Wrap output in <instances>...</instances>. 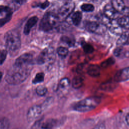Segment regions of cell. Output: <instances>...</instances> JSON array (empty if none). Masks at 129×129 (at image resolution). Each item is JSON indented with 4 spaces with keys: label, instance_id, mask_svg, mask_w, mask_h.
Returning <instances> with one entry per match:
<instances>
[{
    "label": "cell",
    "instance_id": "cell-2",
    "mask_svg": "<svg viewBox=\"0 0 129 129\" xmlns=\"http://www.w3.org/2000/svg\"><path fill=\"white\" fill-rule=\"evenodd\" d=\"M6 46L11 53H16L21 46V38L17 30H11L7 32L5 37Z\"/></svg>",
    "mask_w": 129,
    "mask_h": 129
},
{
    "label": "cell",
    "instance_id": "cell-1",
    "mask_svg": "<svg viewBox=\"0 0 129 129\" xmlns=\"http://www.w3.org/2000/svg\"><path fill=\"white\" fill-rule=\"evenodd\" d=\"M32 69V65L14 63L8 71L5 80L11 85H18L22 83L29 76Z\"/></svg>",
    "mask_w": 129,
    "mask_h": 129
},
{
    "label": "cell",
    "instance_id": "cell-10",
    "mask_svg": "<svg viewBox=\"0 0 129 129\" xmlns=\"http://www.w3.org/2000/svg\"><path fill=\"white\" fill-rule=\"evenodd\" d=\"M120 13L117 12L111 4H107L104 8V15L110 20H116L119 18Z\"/></svg>",
    "mask_w": 129,
    "mask_h": 129
},
{
    "label": "cell",
    "instance_id": "cell-7",
    "mask_svg": "<svg viewBox=\"0 0 129 129\" xmlns=\"http://www.w3.org/2000/svg\"><path fill=\"white\" fill-rule=\"evenodd\" d=\"M85 27L87 31L97 34H104L107 28L106 25L97 21H87L85 24Z\"/></svg>",
    "mask_w": 129,
    "mask_h": 129
},
{
    "label": "cell",
    "instance_id": "cell-6",
    "mask_svg": "<svg viewBox=\"0 0 129 129\" xmlns=\"http://www.w3.org/2000/svg\"><path fill=\"white\" fill-rule=\"evenodd\" d=\"M55 58V53L53 48L49 47L43 49L40 53L37 59L38 64H42L45 63H52Z\"/></svg>",
    "mask_w": 129,
    "mask_h": 129
},
{
    "label": "cell",
    "instance_id": "cell-23",
    "mask_svg": "<svg viewBox=\"0 0 129 129\" xmlns=\"http://www.w3.org/2000/svg\"><path fill=\"white\" fill-rule=\"evenodd\" d=\"M56 52L59 57L61 58H65L68 54L69 50L64 47L60 46L57 48Z\"/></svg>",
    "mask_w": 129,
    "mask_h": 129
},
{
    "label": "cell",
    "instance_id": "cell-31",
    "mask_svg": "<svg viewBox=\"0 0 129 129\" xmlns=\"http://www.w3.org/2000/svg\"><path fill=\"white\" fill-rule=\"evenodd\" d=\"M114 59H113V58H109L107 59H106V60L104 61L103 62H102V63H101V66L103 68H106L108 66H111L112 64H113L114 63Z\"/></svg>",
    "mask_w": 129,
    "mask_h": 129
},
{
    "label": "cell",
    "instance_id": "cell-21",
    "mask_svg": "<svg viewBox=\"0 0 129 129\" xmlns=\"http://www.w3.org/2000/svg\"><path fill=\"white\" fill-rule=\"evenodd\" d=\"M84 83L83 78L80 76H76L72 80V87L75 89H79L81 88Z\"/></svg>",
    "mask_w": 129,
    "mask_h": 129
},
{
    "label": "cell",
    "instance_id": "cell-20",
    "mask_svg": "<svg viewBox=\"0 0 129 129\" xmlns=\"http://www.w3.org/2000/svg\"><path fill=\"white\" fill-rule=\"evenodd\" d=\"M57 124V121L54 119H49L41 124L43 129H52Z\"/></svg>",
    "mask_w": 129,
    "mask_h": 129
},
{
    "label": "cell",
    "instance_id": "cell-9",
    "mask_svg": "<svg viewBox=\"0 0 129 129\" xmlns=\"http://www.w3.org/2000/svg\"><path fill=\"white\" fill-rule=\"evenodd\" d=\"M42 107L39 105L31 106L28 110L27 118L29 122H32L37 119L42 113Z\"/></svg>",
    "mask_w": 129,
    "mask_h": 129
},
{
    "label": "cell",
    "instance_id": "cell-11",
    "mask_svg": "<svg viewBox=\"0 0 129 129\" xmlns=\"http://www.w3.org/2000/svg\"><path fill=\"white\" fill-rule=\"evenodd\" d=\"M17 64L33 65V55L29 53H26L22 54L18 57L15 60V63Z\"/></svg>",
    "mask_w": 129,
    "mask_h": 129
},
{
    "label": "cell",
    "instance_id": "cell-34",
    "mask_svg": "<svg viewBox=\"0 0 129 129\" xmlns=\"http://www.w3.org/2000/svg\"><path fill=\"white\" fill-rule=\"evenodd\" d=\"M92 129H105V125L103 123H100L96 125Z\"/></svg>",
    "mask_w": 129,
    "mask_h": 129
},
{
    "label": "cell",
    "instance_id": "cell-14",
    "mask_svg": "<svg viewBox=\"0 0 129 129\" xmlns=\"http://www.w3.org/2000/svg\"><path fill=\"white\" fill-rule=\"evenodd\" d=\"M38 18L37 16H33L30 18L25 24L24 28V33L26 35L29 34L31 28L37 23Z\"/></svg>",
    "mask_w": 129,
    "mask_h": 129
},
{
    "label": "cell",
    "instance_id": "cell-32",
    "mask_svg": "<svg viewBox=\"0 0 129 129\" xmlns=\"http://www.w3.org/2000/svg\"><path fill=\"white\" fill-rule=\"evenodd\" d=\"M8 53V51L7 50H5L3 49L1 51V64H2L4 62V61L5 60L6 57H7V55Z\"/></svg>",
    "mask_w": 129,
    "mask_h": 129
},
{
    "label": "cell",
    "instance_id": "cell-26",
    "mask_svg": "<svg viewBox=\"0 0 129 129\" xmlns=\"http://www.w3.org/2000/svg\"><path fill=\"white\" fill-rule=\"evenodd\" d=\"M47 92V88L45 86L43 85L38 86L36 89V92L37 94L40 96H44Z\"/></svg>",
    "mask_w": 129,
    "mask_h": 129
},
{
    "label": "cell",
    "instance_id": "cell-15",
    "mask_svg": "<svg viewBox=\"0 0 129 129\" xmlns=\"http://www.w3.org/2000/svg\"><path fill=\"white\" fill-rule=\"evenodd\" d=\"M110 31L115 34H121V27L119 25L117 20H111L107 26Z\"/></svg>",
    "mask_w": 129,
    "mask_h": 129
},
{
    "label": "cell",
    "instance_id": "cell-8",
    "mask_svg": "<svg viewBox=\"0 0 129 129\" xmlns=\"http://www.w3.org/2000/svg\"><path fill=\"white\" fill-rule=\"evenodd\" d=\"M12 16V10L8 7L1 6L0 8V24L2 27L7 23Z\"/></svg>",
    "mask_w": 129,
    "mask_h": 129
},
{
    "label": "cell",
    "instance_id": "cell-19",
    "mask_svg": "<svg viewBox=\"0 0 129 129\" xmlns=\"http://www.w3.org/2000/svg\"><path fill=\"white\" fill-rule=\"evenodd\" d=\"M72 21L73 24L75 26H78L82 19V14L80 11L74 12L71 17Z\"/></svg>",
    "mask_w": 129,
    "mask_h": 129
},
{
    "label": "cell",
    "instance_id": "cell-16",
    "mask_svg": "<svg viewBox=\"0 0 129 129\" xmlns=\"http://www.w3.org/2000/svg\"><path fill=\"white\" fill-rule=\"evenodd\" d=\"M87 73L92 77H97L100 75V68L97 64H90L87 69Z\"/></svg>",
    "mask_w": 129,
    "mask_h": 129
},
{
    "label": "cell",
    "instance_id": "cell-37",
    "mask_svg": "<svg viewBox=\"0 0 129 129\" xmlns=\"http://www.w3.org/2000/svg\"><path fill=\"white\" fill-rule=\"evenodd\" d=\"M125 120L127 124L129 126V112L127 113V114L126 115L125 117Z\"/></svg>",
    "mask_w": 129,
    "mask_h": 129
},
{
    "label": "cell",
    "instance_id": "cell-3",
    "mask_svg": "<svg viewBox=\"0 0 129 129\" xmlns=\"http://www.w3.org/2000/svg\"><path fill=\"white\" fill-rule=\"evenodd\" d=\"M60 22L55 12L54 11L47 12L42 18L40 24V30L48 32L58 26Z\"/></svg>",
    "mask_w": 129,
    "mask_h": 129
},
{
    "label": "cell",
    "instance_id": "cell-22",
    "mask_svg": "<svg viewBox=\"0 0 129 129\" xmlns=\"http://www.w3.org/2000/svg\"><path fill=\"white\" fill-rule=\"evenodd\" d=\"M113 53L116 57H120L123 55L124 56L127 57L128 54H129V52H124L122 46H117V47L114 49Z\"/></svg>",
    "mask_w": 129,
    "mask_h": 129
},
{
    "label": "cell",
    "instance_id": "cell-29",
    "mask_svg": "<svg viewBox=\"0 0 129 129\" xmlns=\"http://www.w3.org/2000/svg\"><path fill=\"white\" fill-rule=\"evenodd\" d=\"M10 121L6 117H3L1 119V129H8L10 126Z\"/></svg>",
    "mask_w": 129,
    "mask_h": 129
},
{
    "label": "cell",
    "instance_id": "cell-13",
    "mask_svg": "<svg viewBox=\"0 0 129 129\" xmlns=\"http://www.w3.org/2000/svg\"><path fill=\"white\" fill-rule=\"evenodd\" d=\"M111 4L114 9L120 14H123L126 10L123 0H111Z\"/></svg>",
    "mask_w": 129,
    "mask_h": 129
},
{
    "label": "cell",
    "instance_id": "cell-24",
    "mask_svg": "<svg viewBox=\"0 0 129 129\" xmlns=\"http://www.w3.org/2000/svg\"><path fill=\"white\" fill-rule=\"evenodd\" d=\"M44 73L42 72L38 73L35 75V77L32 80V83L33 84H38V83H41L44 81Z\"/></svg>",
    "mask_w": 129,
    "mask_h": 129
},
{
    "label": "cell",
    "instance_id": "cell-30",
    "mask_svg": "<svg viewBox=\"0 0 129 129\" xmlns=\"http://www.w3.org/2000/svg\"><path fill=\"white\" fill-rule=\"evenodd\" d=\"M61 40L64 42L67 43L69 46H73L75 43V40L67 36H64L61 38Z\"/></svg>",
    "mask_w": 129,
    "mask_h": 129
},
{
    "label": "cell",
    "instance_id": "cell-33",
    "mask_svg": "<svg viewBox=\"0 0 129 129\" xmlns=\"http://www.w3.org/2000/svg\"><path fill=\"white\" fill-rule=\"evenodd\" d=\"M49 4V3L48 1H46V2H45L43 3L38 4L36 6L40 8L41 9H45L46 8H47Z\"/></svg>",
    "mask_w": 129,
    "mask_h": 129
},
{
    "label": "cell",
    "instance_id": "cell-27",
    "mask_svg": "<svg viewBox=\"0 0 129 129\" xmlns=\"http://www.w3.org/2000/svg\"><path fill=\"white\" fill-rule=\"evenodd\" d=\"M70 80L67 78H62L59 82V87L60 89H66L67 88L69 87L70 85Z\"/></svg>",
    "mask_w": 129,
    "mask_h": 129
},
{
    "label": "cell",
    "instance_id": "cell-12",
    "mask_svg": "<svg viewBox=\"0 0 129 129\" xmlns=\"http://www.w3.org/2000/svg\"><path fill=\"white\" fill-rule=\"evenodd\" d=\"M114 79L116 82H124L129 80V67L124 68L117 72Z\"/></svg>",
    "mask_w": 129,
    "mask_h": 129
},
{
    "label": "cell",
    "instance_id": "cell-17",
    "mask_svg": "<svg viewBox=\"0 0 129 129\" xmlns=\"http://www.w3.org/2000/svg\"><path fill=\"white\" fill-rule=\"evenodd\" d=\"M117 22L122 28L129 29V15L119 17Z\"/></svg>",
    "mask_w": 129,
    "mask_h": 129
},
{
    "label": "cell",
    "instance_id": "cell-25",
    "mask_svg": "<svg viewBox=\"0 0 129 129\" xmlns=\"http://www.w3.org/2000/svg\"><path fill=\"white\" fill-rule=\"evenodd\" d=\"M82 46L84 52L86 53H91L94 51L93 47L89 43L83 42L82 43Z\"/></svg>",
    "mask_w": 129,
    "mask_h": 129
},
{
    "label": "cell",
    "instance_id": "cell-35",
    "mask_svg": "<svg viewBox=\"0 0 129 129\" xmlns=\"http://www.w3.org/2000/svg\"><path fill=\"white\" fill-rule=\"evenodd\" d=\"M41 120H39L38 121H37V122H36L33 124V125L32 126V128L33 129H37L39 127L40 124H41Z\"/></svg>",
    "mask_w": 129,
    "mask_h": 129
},
{
    "label": "cell",
    "instance_id": "cell-5",
    "mask_svg": "<svg viewBox=\"0 0 129 129\" xmlns=\"http://www.w3.org/2000/svg\"><path fill=\"white\" fill-rule=\"evenodd\" d=\"M75 4L71 1H68L62 4L56 11H54L60 21H64L70 16L74 10Z\"/></svg>",
    "mask_w": 129,
    "mask_h": 129
},
{
    "label": "cell",
    "instance_id": "cell-28",
    "mask_svg": "<svg viewBox=\"0 0 129 129\" xmlns=\"http://www.w3.org/2000/svg\"><path fill=\"white\" fill-rule=\"evenodd\" d=\"M81 10L85 12H91L94 10V7L90 4H83L81 6Z\"/></svg>",
    "mask_w": 129,
    "mask_h": 129
},
{
    "label": "cell",
    "instance_id": "cell-4",
    "mask_svg": "<svg viewBox=\"0 0 129 129\" xmlns=\"http://www.w3.org/2000/svg\"><path fill=\"white\" fill-rule=\"evenodd\" d=\"M100 102V98L97 96H92L84 99L74 105V109L79 112L89 111L96 108Z\"/></svg>",
    "mask_w": 129,
    "mask_h": 129
},
{
    "label": "cell",
    "instance_id": "cell-18",
    "mask_svg": "<svg viewBox=\"0 0 129 129\" xmlns=\"http://www.w3.org/2000/svg\"><path fill=\"white\" fill-rule=\"evenodd\" d=\"M129 43V35L126 33H122L117 40V46H122Z\"/></svg>",
    "mask_w": 129,
    "mask_h": 129
},
{
    "label": "cell",
    "instance_id": "cell-36",
    "mask_svg": "<svg viewBox=\"0 0 129 129\" xmlns=\"http://www.w3.org/2000/svg\"><path fill=\"white\" fill-rule=\"evenodd\" d=\"M11 1L17 4L22 5L26 2V0H11Z\"/></svg>",
    "mask_w": 129,
    "mask_h": 129
}]
</instances>
